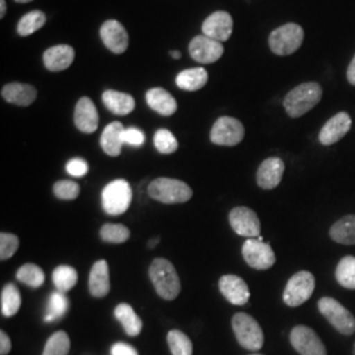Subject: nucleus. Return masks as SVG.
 Here are the masks:
<instances>
[{"instance_id": "obj_1", "label": "nucleus", "mask_w": 355, "mask_h": 355, "mask_svg": "<svg viewBox=\"0 0 355 355\" xmlns=\"http://www.w3.org/2000/svg\"><path fill=\"white\" fill-rule=\"evenodd\" d=\"M154 290L164 300L177 299L180 292V279L174 265L165 258H155L149 268Z\"/></svg>"}, {"instance_id": "obj_2", "label": "nucleus", "mask_w": 355, "mask_h": 355, "mask_svg": "<svg viewBox=\"0 0 355 355\" xmlns=\"http://www.w3.org/2000/svg\"><path fill=\"white\" fill-rule=\"evenodd\" d=\"M322 98V89L316 82H306L291 89L284 98V110L290 117H300L318 105Z\"/></svg>"}, {"instance_id": "obj_3", "label": "nucleus", "mask_w": 355, "mask_h": 355, "mask_svg": "<svg viewBox=\"0 0 355 355\" xmlns=\"http://www.w3.org/2000/svg\"><path fill=\"white\" fill-rule=\"evenodd\" d=\"M149 196L164 204L186 203L192 198L190 186L179 179L157 178L148 187Z\"/></svg>"}, {"instance_id": "obj_4", "label": "nucleus", "mask_w": 355, "mask_h": 355, "mask_svg": "<svg viewBox=\"0 0 355 355\" xmlns=\"http://www.w3.org/2000/svg\"><path fill=\"white\" fill-rule=\"evenodd\" d=\"M232 328L239 343L243 349L258 352L265 343V336L261 325L248 313L239 312L232 318Z\"/></svg>"}, {"instance_id": "obj_5", "label": "nucleus", "mask_w": 355, "mask_h": 355, "mask_svg": "<svg viewBox=\"0 0 355 355\" xmlns=\"http://www.w3.org/2000/svg\"><path fill=\"white\" fill-rule=\"evenodd\" d=\"M133 199L132 187L125 179H116L102 191V207L107 215L125 214Z\"/></svg>"}, {"instance_id": "obj_6", "label": "nucleus", "mask_w": 355, "mask_h": 355, "mask_svg": "<svg viewBox=\"0 0 355 355\" xmlns=\"http://www.w3.org/2000/svg\"><path fill=\"white\" fill-rule=\"evenodd\" d=\"M304 40V31L297 24H284L272 31L268 38V45L277 55H290L297 51Z\"/></svg>"}, {"instance_id": "obj_7", "label": "nucleus", "mask_w": 355, "mask_h": 355, "mask_svg": "<svg viewBox=\"0 0 355 355\" xmlns=\"http://www.w3.org/2000/svg\"><path fill=\"white\" fill-rule=\"evenodd\" d=\"M318 305L320 313L329 321L334 329L345 336L354 333L355 318L340 302L331 297H321Z\"/></svg>"}, {"instance_id": "obj_8", "label": "nucleus", "mask_w": 355, "mask_h": 355, "mask_svg": "<svg viewBox=\"0 0 355 355\" xmlns=\"http://www.w3.org/2000/svg\"><path fill=\"white\" fill-rule=\"evenodd\" d=\"M315 286L316 280L312 272L299 271L288 280L283 292V302L292 308L304 304L315 291Z\"/></svg>"}, {"instance_id": "obj_9", "label": "nucleus", "mask_w": 355, "mask_h": 355, "mask_svg": "<svg viewBox=\"0 0 355 355\" xmlns=\"http://www.w3.org/2000/svg\"><path fill=\"white\" fill-rule=\"evenodd\" d=\"M245 136V128L241 121L234 117H220L211 130V141L220 146H236Z\"/></svg>"}, {"instance_id": "obj_10", "label": "nucleus", "mask_w": 355, "mask_h": 355, "mask_svg": "<svg viewBox=\"0 0 355 355\" xmlns=\"http://www.w3.org/2000/svg\"><path fill=\"white\" fill-rule=\"evenodd\" d=\"M242 257L245 262L255 270H268L274 266L277 258L272 248L258 239H248L242 246Z\"/></svg>"}, {"instance_id": "obj_11", "label": "nucleus", "mask_w": 355, "mask_h": 355, "mask_svg": "<svg viewBox=\"0 0 355 355\" xmlns=\"http://www.w3.org/2000/svg\"><path fill=\"white\" fill-rule=\"evenodd\" d=\"M290 341L300 355H327L325 345L318 333L305 325H297L291 330Z\"/></svg>"}, {"instance_id": "obj_12", "label": "nucleus", "mask_w": 355, "mask_h": 355, "mask_svg": "<svg viewBox=\"0 0 355 355\" xmlns=\"http://www.w3.org/2000/svg\"><path fill=\"white\" fill-rule=\"evenodd\" d=\"M229 224L242 237L257 239L261 233V221L253 209L248 207H236L229 214Z\"/></svg>"}, {"instance_id": "obj_13", "label": "nucleus", "mask_w": 355, "mask_h": 355, "mask_svg": "<svg viewBox=\"0 0 355 355\" xmlns=\"http://www.w3.org/2000/svg\"><path fill=\"white\" fill-rule=\"evenodd\" d=\"M191 57L199 64H214L224 54V46L221 42L205 35L192 38L189 46Z\"/></svg>"}, {"instance_id": "obj_14", "label": "nucleus", "mask_w": 355, "mask_h": 355, "mask_svg": "<svg viewBox=\"0 0 355 355\" xmlns=\"http://www.w3.org/2000/svg\"><path fill=\"white\" fill-rule=\"evenodd\" d=\"M218 288L223 296L233 305L248 304L250 299L249 286L237 275H223L218 280Z\"/></svg>"}, {"instance_id": "obj_15", "label": "nucleus", "mask_w": 355, "mask_h": 355, "mask_svg": "<svg viewBox=\"0 0 355 355\" xmlns=\"http://www.w3.org/2000/svg\"><path fill=\"white\" fill-rule=\"evenodd\" d=\"M101 37L108 51L114 54H123L129 45V36L121 23L117 20H107L101 28Z\"/></svg>"}, {"instance_id": "obj_16", "label": "nucleus", "mask_w": 355, "mask_h": 355, "mask_svg": "<svg viewBox=\"0 0 355 355\" xmlns=\"http://www.w3.org/2000/svg\"><path fill=\"white\" fill-rule=\"evenodd\" d=\"M350 128H352V117L349 114L340 112L334 114L320 130L318 140L322 145L330 146L343 139V136L347 135Z\"/></svg>"}, {"instance_id": "obj_17", "label": "nucleus", "mask_w": 355, "mask_h": 355, "mask_svg": "<svg viewBox=\"0 0 355 355\" xmlns=\"http://www.w3.org/2000/svg\"><path fill=\"white\" fill-rule=\"evenodd\" d=\"M202 29L207 37L214 38L218 42L228 41L233 32V19L225 11H217L205 19Z\"/></svg>"}, {"instance_id": "obj_18", "label": "nucleus", "mask_w": 355, "mask_h": 355, "mask_svg": "<svg viewBox=\"0 0 355 355\" xmlns=\"http://www.w3.org/2000/svg\"><path fill=\"white\" fill-rule=\"evenodd\" d=\"M284 174V162L278 157L265 159L257 171V183L263 190H272L279 186Z\"/></svg>"}, {"instance_id": "obj_19", "label": "nucleus", "mask_w": 355, "mask_h": 355, "mask_svg": "<svg viewBox=\"0 0 355 355\" xmlns=\"http://www.w3.org/2000/svg\"><path fill=\"white\" fill-rule=\"evenodd\" d=\"M74 123L83 133H94L99 127L98 110L89 98H80L76 103Z\"/></svg>"}, {"instance_id": "obj_20", "label": "nucleus", "mask_w": 355, "mask_h": 355, "mask_svg": "<svg viewBox=\"0 0 355 355\" xmlns=\"http://www.w3.org/2000/svg\"><path fill=\"white\" fill-rule=\"evenodd\" d=\"M89 291L94 297L103 299L111 291L110 267L107 261H96L89 271Z\"/></svg>"}, {"instance_id": "obj_21", "label": "nucleus", "mask_w": 355, "mask_h": 355, "mask_svg": "<svg viewBox=\"0 0 355 355\" xmlns=\"http://www.w3.org/2000/svg\"><path fill=\"white\" fill-rule=\"evenodd\" d=\"M74 58L76 51L70 45H57L44 53V64L49 71L58 73L69 69Z\"/></svg>"}, {"instance_id": "obj_22", "label": "nucleus", "mask_w": 355, "mask_h": 355, "mask_svg": "<svg viewBox=\"0 0 355 355\" xmlns=\"http://www.w3.org/2000/svg\"><path fill=\"white\" fill-rule=\"evenodd\" d=\"M1 96L6 102L16 104L20 107H28L36 101L37 89L31 85L13 82L1 89Z\"/></svg>"}, {"instance_id": "obj_23", "label": "nucleus", "mask_w": 355, "mask_h": 355, "mask_svg": "<svg viewBox=\"0 0 355 355\" xmlns=\"http://www.w3.org/2000/svg\"><path fill=\"white\" fill-rule=\"evenodd\" d=\"M124 130L125 128L120 121L108 124L103 130L101 145L105 154L110 157H119L124 145Z\"/></svg>"}, {"instance_id": "obj_24", "label": "nucleus", "mask_w": 355, "mask_h": 355, "mask_svg": "<svg viewBox=\"0 0 355 355\" xmlns=\"http://www.w3.org/2000/svg\"><path fill=\"white\" fill-rule=\"evenodd\" d=\"M145 98H146L148 105L157 114H162V116H171L177 112V101L166 89H161V87L149 89L146 92Z\"/></svg>"}, {"instance_id": "obj_25", "label": "nucleus", "mask_w": 355, "mask_h": 355, "mask_svg": "<svg viewBox=\"0 0 355 355\" xmlns=\"http://www.w3.org/2000/svg\"><path fill=\"white\" fill-rule=\"evenodd\" d=\"M103 103L104 105L117 116H127L135 111L136 102L132 95L114 91V89H107L103 92Z\"/></svg>"}, {"instance_id": "obj_26", "label": "nucleus", "mask_w": 355, "mask_h": 355, "mask_svg": "<svg viewBox=\"0 0 355 355\" xmlns=\"http://www.w3.org/2000/svg\"><path fill=\"white\" fill-rule=\"evenodd\" d=\"M114 318L123 325L128 336L137 337L142 330V320H141L132 305L121 303L114 308Z\"/></svg>"}, {"instance_id": "obj_27", "label": "nucleus", "mask_w": 355, "mask_h": 355, "mask_svg": "<svg viewBox=\"0 0 355 355\" xmlns=\"http://www.w3.org/2000/svg\"><path fill=\"white\" fill-rule=\"evenodd\" d=\"M208 82V73L203 67H193L180 71L177 76V86L184 91L203 89Z\"/></svg>"}, {"instance_id": "obj_28", "label": "nucleus", "mask_w": 355, "mask_h": 355, "mask_svg": "<svg viewBox=\"0 0 355 355\" xmlns=\"http://www.w3.org/2000/svg\"><path fill=\"white\" fill-rule=\"evenodd\" d=\"M330 239L343 245H355V216H345L330 228Z\"/></svg>"}, {"instance_id": "obj_29", "label": "nucleus", "mask_w": 355, "mask_h": 355, "mask_svg": "<svg viewBox=\"0 0 355 355\" xmlns=\"http://www.w3.org/2000/svg\"><path fill=\"white\" fill-rule=\"evenodd\" d=\"M0 303H1V315L4 318L15 316L21 306V293L19 291V288L12 283L6 284L1 290Z\"/></svg>"}, {"instance_id": "obj_30", "label": "nucleus", "mask_w": 355, "mask_h": 355, "mask_svg": "<svg viewBox=\"0 0 355 355\" xmlns=\"http://www.w3.org/2000/svg\"><path fill=\"white\" fill-rule=\"evenodd\" d=\"M70 306V300L64 292H53L48 300V306H46V315H45V321L46 322H54L61 318H64Z\"/></svg>"}, {"instance_id": "obj_31", "label": "nucleus", "mask_w": 355, "mask_h": 355, "mask_svg": "<svg viewBox=\"0 0 355 355\" xmlns=\"http://www.w3.org/2000/svg\"><path fill=\"white\" fill-rule=\"evenodd\" d=\"M76 282H78V272L74 267L61 265L54 268L53 283L57 291L64 292V293L71 291L76 287Z\"/></svg>"}, {"instance_id": "obj_32", "label": "nucleus", "mask_w": 355, "mask_h": 355, "mask_svg": "<svg viewBox=\"0 0 355 355\" xmlns=\"http://www.w3.org/2000/svg\"><path fill=\"white\" fill-rule=\"evenodd\" d=\"M16 278L26 286H29L32 288H38L45 282V272L41 267L35 263H26L17 270Z\"/></svg>"}, {"instance_id": "obj_33", "label": "nucleus", "mask_w": 355, "mask_h": 355, "mask_svg": "<svg viewBox=\"0 0 355 355\" xmlns=\"http://www.w3.org/2000/svg\"><path fill=\"white\" fill-rule=\"evenodd\" d=\"M336 279L345 288L355 290V257H343L336 268Z\"/></svg>"}, {"instance_id": "obj_34", "label": "nucleus", "mask_w": 355, "mask_h": 355, "mask_svg": "<svg viewBox=\"0 0 355 355\" xmlns=\"http://www.w3.org/2000/svg\"><path fill=\"white\" fill-rule=\"evenodd\" d=\"M70 346L69 334L64 330H58L48 338L42 355H69Z\"/></svg>"}, {"instance_id": "obj_35", "label": "nucleus", "mask_w": 355, "mask_h": 355, "mask_svg": "<svg viewBox=\"0 0 355 355\" xmlns=\"http://www.w3.org/2000/svg\"><path fill=\"white\" fill-rule=\"evenodd\" d=\"M46 23V15L41 11H32L24 15L19 24H17V33L23 37L31 36L38 29H41Z\"/></svg>"}, {"instance_id": "obj_36", "label": "nucleus", "mask_w": 355, "mask_h": 355, "mask_svg": "<svg viewBox=\"0 0 355 355\" xmlns=\"http://www.w3.org/2000/svg\"><path fill=\"white\" fill-rule=\"evenodd\" d=\"M167 343L173 355H192L193 352L189 336L180 330H170L167 333Z\"/></svg>"}, {"instance_id": "obj_37", "label": "nucleus", "mask_w": 355, "mask_h": 355, "mask_svg": "<svg viewBox=\"0 0 355 355\" xmlns=\"http://www.w3.org/2000/svg\"><path fill=\"white\" fill-rule=\"evenodd\" d=\"M130 237V230L121 224H104L101 229V239L107 243H123Z\"/></svg>"}, {"instance_id": "obj_38", "label": "nucleus", "mask_w": 355, "mask_h": 355, "mask_svg": "<svg viewBox=\"0 0 355 355\" xmlns=\"http://www.w3.org/2000/svg\"><path fill=\"white\" fill-rule=\"evenodd\" d=\"M154 146L162 154H173L178 150V140L167 129H158L154 135Z\"/></svg>"}, {"instance_id": "obj_39", "label": "nucleus", "mask_w": 355, "mask_h": 355, "mask_svg": "<svg viewBox=\"0 0 355 355\" xmlns=\"http://www.w3.org/2000/svg\"><path fill=\"white\" fill-rule=\"evenodd\" d=\"M54 195L61 200H76L80 193V186L74 180H58L54 187Z\"/></svg>"}, {"instance_id": "obj_40", "label": "nucleus", "mask_w": 355, "mask_h": 355, "mask_svg": "<svg viewBox=\"0 0 355 355\" xmlns=\"http://www.w3.org/2000/svg\"><path fill=\"white\" fill-rule=\"evenodd\" d=\"M19 237L12 233H1L0 234V259L7 261L12 257L19 249Z\"/></svg>"}, {"instance_id": "obj_41", "label": "nucleus", "mask_w": 355, "mask_h": 355, "mask_svg": "<svg viewBox=\"0 0 355 355\" xmlns=\"http://www.w3.org/2000/svg\"><path fill=\"white\" fill-rule=\"evenodd\" d=\"M66 171L71 177L80 178L85 177L89 173V164L83 158H73L67 162L66 165Z\"/></svg>"}, {"instance_id": "obj_42", "label": "nucleus", "mask_w": 355, "mask_h": 355, "mask_svg": "<svg viewBox=\"0 0 355 355\" xmlns=\"http://www.w3.org/2000/svg\"><path fill=\"white\" fill-rule=\"evenodd\" d=\"M145 142V135L137 128H125L124 130V144H128L130 146L139 148L142 146Z\"/></svg>"}, {"instance_id": "obj_43", "label": "nucleus", "mask_w": 355, "mask_h": 355, "mask_svg": "<svg viewBox=\"0 0 355 355\" xmlns=\"http://www.w3.org/2000/svg\"><path fill=\"white\" fill-rule=\"evenodd\" d=\"M111 355H139V352L125 343H116L111 347Z\"/></svg>"}, {"instance_id": "obj_44", "label": "nucleus", "mask_w": 355, "mask_h": 355, "mask_svg": "<svg viewBox=\"0 0 355 355\" xmlns=\"http://www.w3.org/2000/svg\"><path fill=\"white\" fill-rule=\"evenodd\" d=\"M12 349V343L10 340V336L1 330L0 331V355H8Z\"/></svg>"}, {"instance_id": "obj_45", "label": "nucleus", "mask_w": 355, "mask_h": 355, "mask_svg": "<svg viewBox=\"0 0 355 355\" xmlns=\"http://www.w3.org/2000/svg\"><path fill=\"white\" fill-rule=\"evenodd\" d=\"M347 80L350 85L355 86V55L353 58V61L349 64L347 67Z\"/></svg>"}, {"instance_id": "obj_46", "label": "nucleus", "mask_w": 355, "mask_h": 355, "mask_svg": "<svg viewBox=\"0 0 355 355\" xmlns=\"http://www.w3.org/2000/svg\"><path fill=\"white\" fill-rule=\"evenodd\" d=\"M7 12V3L6 0H0V17L3 19Z\"/></svg>"}, {"instance_id": "obj_47", "label": "nucleus", "mask_w": 355, "mask_h": 355, "mask_svg": "<svg viewBox=\"0 0 355 355\" xmlns=\"http://www.w3.org/2000/svg\"><path fill=\"white\" fill-rule=\"evenodd\" d=\"M170 55L173 57V58H175V60H179L180 57H182V54H180V51H170Z\"/></svg>"}, {"instance_id": "obj_48", "label": "nucleus", "mask_w": 355, "mask_h": 355, "mask_svg": "<svg viewBox=\"0 0 355 355\" xmlns=\"http://www.w3.org/2000/svg\"><path fill=\"white\" fill-rule=\"evenodd\" d=\"M158 241H159L158 239H155V240H150V241H149V245H148V246H149L150 249H152V248H155V246H157V243H158Z\"/></svg>"}, {"instance_id": "obj_49", "label": "nucleus", "mask_w": 355, "mask_h": 355, "mask_svg": "<svg viewBox=\"0 0 355 355\" xmlns=\"http://www.w3.org/2000/svg\"><path fill=\"white\" fill-rule=\"evenodd\" d=\"M15 1H17V3H29L32 0H15Z\"/></svg>"}, {"instance_id": "obj_50", "label": "nucleus", "mask_w": 355, "mask_h": 355, "mask_svg": "<svg viewBox=\"0 0 355 355\" xmlns=\"http://www.w3.org/2000/svg\"><path fill=\"white\" fill-rule=\"evenodd\" d=\"M353 353H354V355H355V343H354V347H353Z\"/></svg>"}, {"instance_id": "obj_51", "label": "nucleus", "mask_w": 355, "mask_h": 355, "mask_svg": "<svg viewBox=\"0 0 355 355\" xmlns=\"http://www.w3.org/2000/svg\"><path fill=\"white\" fill-rule=\"evenodd\" d=\"M250 355H262V354H258V353H255V354H250Z\"/></svg>"}]
</instances>
